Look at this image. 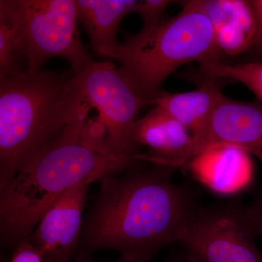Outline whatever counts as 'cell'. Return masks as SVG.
Listing matches in <instances>:
<instances>
[{
	"instance_id": "1",
	"label": "cell",
	"mask_w": 262,
	"mask_h": 262,
	"mask_svg": "<svg viewBox=\"0 0 262 262\" xmlns=\"http://www.w3.org/2000/svg\"><path fill=\"white\" fill-rule=\"evenodd\" d=\"M153 165L101 179L84 234L90 247L149 260L160 248L178 242L201 208L189 189L172 182L177 168Z\"/></svg>"
},
{
	"instance_id": "2",
	"label": "cell",
	"mask_w": 262,
	"mask_h": 262,
	"mask_svg": "<svg viewBox=\"0 0 262 262\" xmlns=\"http://www.w3.org/2000/svg\"><path fill=\"white\" fill-rule=\"evenodd\" d=\"M136 161L110 152L90 137L77 114L56 140L0 186L2 238H27L48 208L72 188L116 176Z\"/></svg>"
},
{
	"instance_id": "3",
	"label": "cell",
	"mask_w": 262,
	"mask_h": 262,
	"mask_svg": "<svg viewBox=\"0 0 262 262\" xmlns=\"http://www.w3.org/2000/svg\"><path fill=\"white\" fill-rule=\"evenodd\" d=\"M78 106L72 71L26 70L0 79V186L61 135Z\"/></svg>"
},
{
	"instance_id": "4",
	"label": "cell",
	"mask_w": 262,
	"mask_h": 262,
	"mask_svg": "<svg viewBox=\"0 0 262 262\" xmlns=\"http://www.w3.org/2000/svg\"><path fill=\"white\" fill-rule=\"evenodd\" d=\"M222 54L211 21L193 0L185 2L173 18L141 29L105 57L120 63L124 75L151 105L163 82L179 67L193 61H221Z\"/></svg>"
},
{
	"instance_id": "5",
	"label": "cell",
	"mask_w": 262,
	"mask_h": 262,
	"mask_svg": "<svg viewBox=\"0 0 262 262\" xmlns=\"http://www.w3.org/2000/svg\"><path fill=\"white\" fill-rule=\"evenodd\" d=\"M75 77L80 98L77 110L96 114L82 117L88 135L110 152L135 159L139 152L133 137L134 125L149 101L111 62H93Z\"/></svg>"
},
{
	"instance_id": "6",
	"label": "cell",
	"mask_w": 262,
	"mask_h": 262,
	"mask_svg": "<svg viewBox=\"0 0 262 262\" xmlns=\"http://www.w3.org/2000/svg\"><path fill=\"white\" fill-rule=\"evenodd\" d=\"M27 70L62 58L78 74L93 63L81 40L75 0H16Z\"/></svg>"
},
{
	"instance_id": "7",
	"label": "cell",
	"mask_w": 262,
	"mask_h": 262,
	"mask_svg": "<svg viewBox=\"0 0 262 262\" xmlns=\"http://www.w3.org/2000/svg\"><path fill=\"white\" fill-rule=\"evenodd\" d=\"M256 237L245 206L227 203L200 208L178 242L192 262H262Z\"/></svg>"
},
{
	"instance_id": "8",
	"label": "cell",
	"mask_w": 262,
	"mask_h": 262,
	"mask_svg": "<svg viewBox=\"0 0 262 262\" xmlns=\"http://www.w3.org/2000/svg\"><path fill=\"white\" fill-rule=\"evenodd\" d=\"M192 159L217 146H233L262 162V103L223 96L206 126L193 136Z\"/></svg>"
},
{
	"instance_id": "9",
	"label": "cell",
	"mask_w": 262,
	"mask_h": 262,
	"mask_svg": "<svg viewBox=\"0 0 262 262\" xmlns=\"http://www.w3.org/2000/svg\"><path fill=\"white\" fill-rule=\"evenodd\" d=\"M89 183L72 188L41 217L28 237L43 262H69L80 237Z\"/></svg>"
},
{
	"instance_id": "10",
	"label": "cell",
	"mask_w": 262,
	"mask_h": 262,
	"mask_svg": "<svg viewBox=\"0 0 262 262\" xmlns=\"http://www.w3.org/2000/svg\"><path fill=\"white\" fill-rule=\"evenodd\" d=\"M133 137L136 145L150 149L148 154L136 155V160L177 169L192 159L194 139L190 131L159 106L138 119Z\"/></svg>"
},
{
	"instance_id": "11",
	"label": "cell",
	"mask_w": 262,
	"mask_h": 262,
	"mask_svg": "<svg viewBox=\"0 0 262 262\" xmlns=\"http://www.w3.org/2000/svg\"><path fill=\"white\" fill-rule=\"evenodd\" d=\"M187 164L200 182L222 195L244 190L253 178L251 155L236 146L209 148Z\"/></svg>"
},
{
	"instance_id": "12",
	"label": "cell",
	"mask_w": 262,
	"mask_h": 262,
	"mask_svg": "<svg viewBox=\"0 0 262 262\" xmlns=\"http://www.w3.org/2000/svg\"><path fill=\"white\" fill-rule=\"evenodd\" d=\"M209 19L217 46L222 53L237 56L252 48L256 20L251 1L248 0H196Z\"/></svg>"
},
{
	"instance_id": "13",
	"label": "cell",
	"mask_w": 262,
	"mask_h": 262,
	"mask_svg": "<svg viewBox=\"0 0 262 262\" xmlns=\"http://www.w3.org/2000/svg\"><path fill=\"white\" fill-rule=\"evenodd\" d=\"M220 79L206 78L198 89L184 93L161 91L151 101V105L163 108L170 116L198 135L210 120L224 96Z\"/></svg>"
},
{
	"instance_id": "14",
	"label": "cell",
	"mask_w": 262,
	"mask_h": 262,
	"mask_svg": "<svg viewBox=\"0 0 262 262\" xmlns=\"http://www.w3.org/2000/svg\"><path fill=\"white\" fill-rule=\"evenodd\" d=\"M79 20L89 36L91 46L105 57L116 48L119 26L126 15L135 12L134 0H75Z\"/></svg>"
},
{
	"instance_id": "15",
	"label": "cell",
	"mask_w": 262,
	"mask_h": 262,
	"mask_svg": "<svg viewBox=\"0 0 262 262\" xmlns=\"http://www.w3.org/2000/svg\"><path fill=\"white\" fill-rule=\"evenodd\" d=\"M16 0L0 1V79L26 70Z\"/></svg>"
},
{
	"instance_id": "16",
	"label": "cell",
	"mask_w": 262,
	"mask_h": 262,
	"mask_svg": "<svg viewBox=\"0 0 262 262\" xmlns=\"http://www.w3.org/2000/svg\"><path fill=\"white\" fill-rule=\"evenodd\" d=\"M206 78L229 79L237 81L251 90L262 103V61L231 65L219 62L201 63Z\"/></svg>"
},
{
	"instance_id": "17",
	"label": "cell",
	"mask_w": 262,
	"mask_h": 262,
	"mask_svg": "<svg viewBox=\"0 0 262 262\" xmlns=\"http://www.w3.org/2000/svg\"><path fill=\"white\" fill-rule=\"evenodd\" d=\"M168 0H146L136 2L135 12L142 19L143 28L149 29L162 21L167 8L173 3Z\"/></svg>"
},
{
	"instance_id": "18",
	"label": "cell",
	"mask_w": 262,
	"mask_h": 262,
	"mask_svg": "<svg viewBox=\"0 0 262 262\" xmlns=\"http://www.w3.org/2000/svg\"><path fill=\"white\" fill-rule=\"evenodd\" d=\"M246 215L257 237L262 238V192L248 206H245Z\"/></svg>"
},
{
	"instance_id": "19",
	"label": "cell",
	"mask_w": 262,
	"mask_h": 262,
	"mask_svg": "<svg viewBox=\"0 0 262 262\" xmlns=\"http://www.w3.org/2000/svg\"><path fill=\"white\" fill-rule=\"evenodd\" d=\"M10 262H43L42 258L28 237L20 241Z\"/></svg>"
},
{
	"instance_id": "20",
	"label": "cell",
	"mask_w": 262,
	"mask_h": 262,
	"mask_svg": "<svg viewBox=\"0 0 262 262\" xmlns=\"http://www.w3.org/2000/svg\"><path fill=\"white\" fill-rule=\"evenodd\" d=\"M256 20V32L252 48L262 53V0H251Z\"/></svg>"
},
{
	"instance_id": "21",
	"label": "cell",
	"mask_w": 262,
	"mask_h": 262,
	"mask_svg": "<svg viewBox=\"0 0 262 262\" xmlns=\"http://www.w3.org/2000/svg\"><path fill=\"white\" fill-rule=\"evenodd\" d=\"M80 262H96V261H80ZM114 262H149V260L144 259V258H134V257H125L122 256L121 259L119 261Z\"/></svg>"
},
{
	"instance_id": "22",
	"label": "cell",
	"mask_w": 262,
	"mask_h": 262,
	"mask_svg": "<svg viewBox=\"0 0 262 262\" xmlns=\"http://www.w3.org/2000/svg\"><path fill=\"white\" fill-rule=\"evenodd\" d=\"M168 262H192L191 261L190 258L188 257L187 254L184 253V256H181L178 258H175V259L171 260V261Z\"/></svg>"
}]
</instances>
